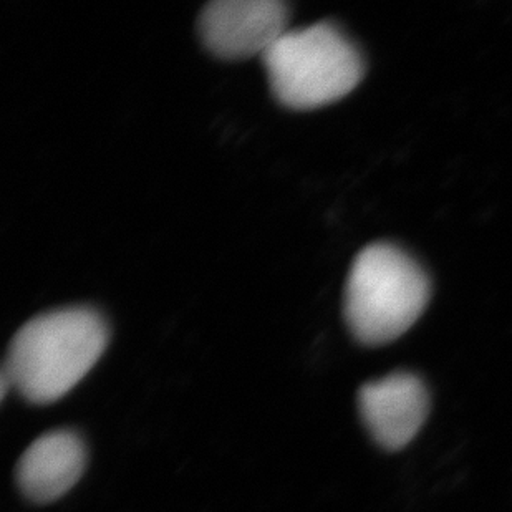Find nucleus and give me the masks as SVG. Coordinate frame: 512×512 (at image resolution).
Returning a JSON list of instances; mask_svg holds the SVG:
<instances>
[{
    "instance_id": "obj_1",
    "label": "nucleus",
    "mask_w": 512,
    "mask_h": 512,
    "mask_svg": "<svg viewBox=\"0 0 512 512\" xmlns=\"http://www.w3.org/2000/svg\"><path fill=\"white\" fill-rule=\"evenodd\" d=\"M107 343L108 327L97 310L70 307L37 315L14 335L2 375L25 400L54 403L92 370Z\"/></svg>"
},
{
    "instance_id": "obj_2",
    "label": "nucleus",
    "mask_w": 512,
    "mask_h": 512,
    "mask_svg": "<svg viewBox=\"0 0 512 512\" xmlns=\"http://www.w3.org/2000/svg\"><path fill=\"white\" fill-rule=\"evenodd\" d=\"M428 299L430 281L420 264L397 246L377 242L355 257L343 310L353 337L377 347L405 334Z\"/></svg>"
},
{
    "instance_id": "obj_3",
    "label": "nucleus",
    "mask_w": 512,
    "mask_h": 512,
    "mask_svg": "<svg viewBox=\"0 0 512 512\" xmlns=\"http://www.w3.org/2000/svg\"><path fill=\"white\" fill-rule=\"evenodd\" d=\"M262 62L272 95L292 110H312L347 97L365 72L357 47L330 22L287 30Z\"/></svg>"
},
{
    "instance_id": "obj_4",
    "label": "nucleus",
    "mask_w": 512,
    "mask_h": 512,
    "mask_svg": "<svg viewBox=\"0 0 512 512\" xmlns=\"http://www.w3.org/2000/svg\"><path fill=\"white\" fill-rule=\"evenodd\" d=\"M281 0H214L199 15V34L209 52L224 60L264 55L289 25Z\"/></svg>"
},
{
    "instance_id": "obj_5",
    "label": "nucleus",
    "mask_w": 512,
    "mask_h": 512,
    "mask_svg": "<svg viewBox=\"0 0 512 512\" xmlns=\"http://www.w3.org/2000/svg\"><path fill=\"white\" fill-rule=\"evenodd\" d=\"M358 408L377 445L398 451L421 430L430 410V395L416 375L397 372L365 383L358 392Z\"/></svg>"
},
{
    "instance_id": "obj_6",
    "label": "nucleus",
    "mask_w": 512,
    "mask_h": 512,
    "mask_svg": "<svg viewBox=\"0 0 512 512\" xmlns=\"http://www.w3.org/2000/svg\"><path fill=\"white\" fill-rule=\"evenodd\" d=\"M87 448L70 430L39 436L20 456L15 476L25 498L39 504L54 503L82 478Z\"/></svg>"
}]
</instances>
